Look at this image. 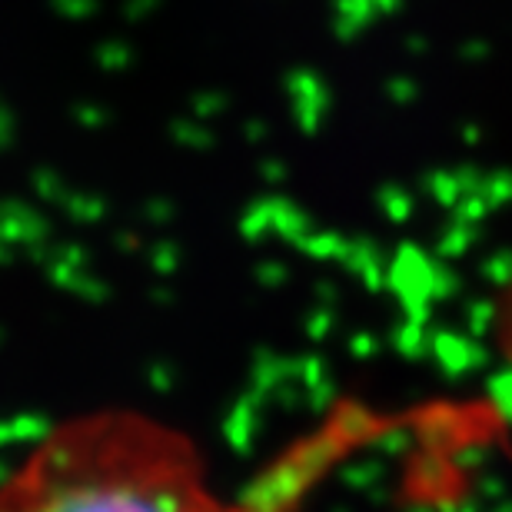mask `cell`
Wrapping results in <instances>:
<instances>
[{
  "label": "cell",
  "instance_id": "cell-1",
  "mask_svg": "<svg viewBox=\"0 0 512 512\" xmlns=\"http://www.w3.org/2000/svg\"><path fill=\"white\" fill-rule=\"evenodd\" d=\"M0 512H237L183 429L130 406L60 419L0 476Z\"/></svg>",
  "mask_w": 512,
  "mask_h": 512
},
{
  "label": "cell",
  "instance_id": "cell-2",
  "mask_svg": "<svg viewBox=\"0 0 512 512\" xmlns=\"http://www.w3.org/2000/svg\"><path fill=\"white\" fill-rule=\"evenodd\" d=\"M496 353H499V366H503L506 376V393H509V406H512V280L506 286V293L499 296V316H496Z\"/></svg>",
  "mask_w": 512,
  "mask_h": 512
}]
</instances>
